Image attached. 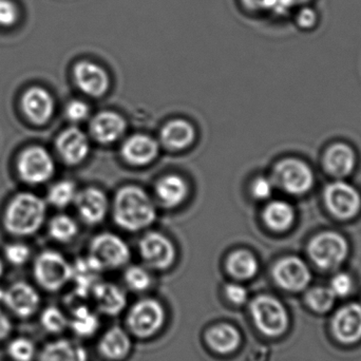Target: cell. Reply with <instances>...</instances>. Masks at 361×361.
<instances>
[{
  "mask_svg": "<svg viewBox=\"0 0 361 361\" xmlns=\"http://www.w3.org/2000/svg\"><path fill=\"white\" fill-rule=\"evenodd\" d=\"M23 112L31 122L42 125L52 118L54 112V101L48 91L40 87H32L23 94Z\"/></svg>",
  "mask_w": 361,
  "mask_h": 361,
  "instance_id": "cell-21",
  "label": "cell"
},
{
  "mask_svg": "<svg viewBox=\"0 0 361 361\" xmlns=\"http://www.w3.org/2000/svg\"><path fill=\"white\" fill-rule=\"evenodd\" d=\"M104 269L91 256L78 259L71 264V280L78 296H89L101 280Z\"/></svg>",
  "mask_w": 361,
  "mask_h": 361,
  "instance_id": "cell-22",
  "label": "cell"
},
{
  "mask_svg": "<svg viewBox=\"0 0 361 361\" xmlns=\"http://www.w3.org/2000/svg\"><path fill=\"white\" fill-rule=\"evenodd\" d=\"M333 333L343 343H355L361 339V305H345L332 320Z\"/></svg>",
  "mask_w": 361,
  "mask_h": 361,
  "instance_id": "cell-19",
  "label": "cell"
},
{
  "mask_svg": "<svg viewBox=\"0 0 361 361\" xmlns=\"http://www.w3.org/2000/svg\"><path fill=\"white\" fill-rule=\"evenodd\" d=\"M224 295L231 305H237V307L245 305L248 300L247 288L238 282L227 283L224 286Z\"/></svg>",
  "mask_w": 361,
  "mask_h": 361,
  "instance_id": "cell-40",
  "label": "cell"
},
{
  "mask_svg": "<svg viewBox=\"0 0 361 361\" xmlns=\"http://www.w3.org/2000/svg\"><path fill=\"white\" fill-rule=\"evenodd\" d=\"M8 355L13 361H33L35 360V345L31 339L17 337L8 345Z\"/></svg>",
  "mask_w": 361,
  "mask_h": 361,
  "instance_id": "cell-37",
  "label": "cell"
},
{
  "mask_svg": "<svg viewBox=\"0 0 361 361\" xmlns=\"http://www.w3.org/2000/svg\"><path fill=\"white\" fill-rule=\"evenodd\" d=\"M34 277L44 290L56 292L71 280V264L59 252H42L34 263Z\"/></svg>",
  "mask_w": 361,
  "mask_h": 361,
  "instance_id": "cell-4",
  "label": "cell"
},
{
  "mask_svg": "<svg viewBox=\"0 0 361 361\" xmlns=\"http://www.w3.org/2000/svg\"><path fill=\"white\" fill-rule=\"evenodd\" d=\"M335 299L336 297L330 288H320V286L312 288L305 297L307 305L317 313H326L330 311L334 305Z\"/></svg>",
  "mask_w": 361,
  "mask_h": 361,
  "instance_id": "cell-36",
  "label": "cell"
},
{
  "mask_svg": "<svg viewBox=\"0 0 361 361\" xmlns=\"http://www.w3.org/2000/svg\"><path fill=\"white\" fill-rule=\"evenodd\" d=\"M160 154V143L143 133L133 135L125 140L121 147V156L133 166H146L154 162Z\"/></svg>",
  "mask_w": 361,
  "mask_h": 361,
  "instance_id": "cell-17",
  "label": "cell"
},
{
  "mask_svg": "<svg viewBox=\"0 0 361 361\" xmlns=\"http://www.w3.org/2000/svg\"><path fill=\"white\" fill-rule=\"evenodd\" d=\"M127 131L124 116L114 110L97 112L89 124L91 137L101 145H111L120 141Z\"/></svg>",
  "mask_w": 361,
  "mask_h": 361,
  "instance_id": "cell-14",
  "label": "cell"
},
{
  "mask_svg": "<svg viewBox=\"0 0 361 361\" xmlns=\"http://www.w3.org/2000/svg\"><path fill=\"white\" fill-rule=\"evenodd\" d=\"M250 316L259 332L267 337H278L288 328L290 318L286 307L276 297L261 295L250 305Z\"/></svg>",
  "mask_w": 361,
  "mask_h": 361,
  "instance_id": "cell-3",
  "label": "cell"
},
{
  "mask_svg": "<svg viewBox=\"0 0 361 361\" xmlns=\"http://www.w3.org/2000/svg\"><path fill=\"white\" fill-rule=\"evenodd\" d=\"M37 361H88V354L85 348L75 341L57 339L42 348Z\"/></svg>",
  "mask_w": 361,
  "mask_h": 361,
  "instance_id": "cell-25",
  "label": "cell"
},
{
  "mask_svg": "<svg viewBox=\"0 0 361 361\" xmlns=\"http://www.w3.org/2000/svg\"><path fill=\"white\" fill-rule=\"evenodd\" d=\"M12 329V322H11L10 317L0 307V343L10 336Z\"/></svg>",
  "mask_w": 361,
  "mask_h": 361,
  "instance_id": "cell-46",
  "label": "cell"
},
{
  "mask_svg": "<svg viewBox=\"0 0 361 361\" xmlns=\"http://www.w3.org/2000/svg\"><path fill=\"white\" fill-rule=\"evenodd\" d=\"M46 212V203L38 195L19 193L6 208L4 225L13 235H32L42 226Z\"/></svg>",
  "mask_w": 361,
  "mask_h": 361,
  "instance_id": "cell-2",
  "label": "cell"
},
{
  "mask_svg": "<svg viewBox=\"0 0 361 361\" xmlns=\"http://www.w3.org/2000/svg\"><path fill=\"white\" fill-rule=\"evenodd\" d=\"M102 267L118 269L130 260L131 252L128 244L120 235L112 233H101L93 238L90 243V254Z\"/></svg>",
  "mask_w": 361,
  "mask_h": 361,
  "instance_id": "cell-6",
  "label": "cell"
},
{
  "mask_svg": "<svg viewBox=\"0 0 361 361\" xmlns=\"http://www.w3.org/2000/svg\"><path fill=\"white\" fill-rule=\"evenodd\" d=\"M6 260L13 265H23L29 260L30 250L23 244H10L4 250Z\"/></svg>",
  "mask_w": 361,
  "mask_h": 361,
  "instance_id": "cell-42",
  "label": "cell"
},
{
  "mask_svg": "<svg viewBox=\"0 0 361 361\" xmlns=\"http://www.w3.org/2000/svg\"><path fill=\"white\" fill-rule=\"evenodd\" d=\"M112 216L116 224L125 231H143L156 221V204L142 187L126 185L114 195Z\"/></svg>",
  "mask_w": 361,
  "mask_h": 361,
  "instance_id": "cell-1",
  "label": "cell"
},
{
  "mask_svg": "<svg viewBox=\"0 0 361 361\" xmlns=\"http://www.w3.org/2000/svg\"><path fill=\"white\" fill-rule=\"evenodd\" d=\"M273 182L290 195H302L311 190L315 178L312 169L302 161L286 159L276 165Z\"/></svg>",
  "mask_w": 361,
  "mask_h": 361,
  "instance_id": "cell-8",
  "label": "cell"
},
{
  "mask_svg": "<svg viewBox=\"0 0 361 361\" xmlns=\"http://www.w3.org/2000/svg\"><path fill=\"white\" fill-rule=\"evenodd\" d=\"M40 324L47 332L51 334H59L69 326V318L61 309L54 305H50L40 314Z\"/></svg>",
  "mask_w": 361,
  "mask_h": 361,
  "instance_id": "cell-34",
  "label": "cell"
},
{
  "mask_svg": "<svg viewBox=\"0 0 361 361\" xmlns=\"http://www.w3.org/2000/svg\"><path fill=\"white\" fill-rule=\"evenodd\" d=\"M90 295L97 309L105 315H118L126 307V294L116 284L99 281Z\"/></svg>",
  "mask_w": 361,
  "mask_h": 361,
  "instance_id": "cell-24",
  "label": "cell"
},
{
  "mask_svg": "<svg viewBox=\"0 0 361 361\" xmlns=\"http://www.w3.org/2000/svg\"><path fill=\"white\" fill-rule=\"evenodd\" d=\"M18 11L11 0H0V25L11 27L16 23Z\"/></svg>",
  "mask_w": 361,
  "mask_h": 361,
  "instance_id": "cell-43",
  "label": "cell"
},
{
  "mask_svg": "<svg viewBox=\"0 0 361 361\" xmlns=\"http://www.w3.org/2000/svg\"><path fill=\"white\" fill-rule=\"evenodd\" d=\"M197 133L195 127L184 118L169 121L160 131V145L171 152H182L192 145Z\"/></svg>",
  "mask_w": 361,
  "mask_h": 361,
  "instance_id": "cell-20",
  "label": "cell"
},
{
  "mask_svg": "<svg viewBox=\"0 0 361 361\" xmlns=\"http://www.w3.org/2000/svg\"><path fill=\"white\" fill-rule=\"evenodd\" d=\"M0 301L6 309L21 319L32 317L40 307L37 290L27 282H15L6 290H0Z\"/></svg>",
  "mask_w": 361,
  "mask_h": 361,
  "instance_id": "cell-12",
  "label": "cell"
},
{
  "mask_svg": "<svg viewBox=\"0 0 361 361\" xmlns=\"http://www.w3.org/2000/svg\"><path fill=\"white\" fill-rule=\"evenodd\" d=\"M307 1H310V0H294L295 4H307Z\"/></svg>",
  "mask_w": 361,
  "mask_h": 361,
  "instance_id": "cell-47",
  "label": "cell"
},
{
  "mask_svg": "<svg viewBox=\"0 0 361 361\" xmlns=\"http://www.w3.org/2000/svg\"><path fill=\"white\" fill-rule=\"evenodd\" d=\"M188 192L189 187L186 180L176 173L160 178L154 186L157 200L166 208L178 207L184 203Z\"/></svg>",
  "mask_w": 361,
  "mask_h": 361,
  "instance_id": "cell-23",
  "label": "cell"
},
{
  "mask_svg": "<svg viewBox=\"0 0 361 361\" xmlns=\"http://www.w3.org/2000/svg\"><path fill=\"white\" fill-rule=\"evenodd\" d=\"M324 166L334 177H347L355 169V152L345 144H335L326 152Z\"/></svg>",
  "mask_w": 361,
  "mask_h": 361,
  "instance_id": "cell-27",
  "label": "cell"
},
{
  "mask_svg": "<svg viewBox=\"0 0 361 361\" xmlns=\"http://www.w3.org/2000/svg\"><path fill=\"white\" fill-rule=\"evenodd\" d=\"M310 256L322 269H334L347 259L349 244L337 233L326 231L316 235L309 246Z\"/></svg>",
  "mask_w": 361,
  "mask_h": 361,
  "instance_id": "cell-7",
  "label": "cell"
},
{
  "mask_svg": "<svg viewBox=\"0 0 361 361\" xmlns=\"http://www.w3.org/2000/svg\"><path fill=\"white\" fill-rule=\"evenodd\" d=\"M225 267L231 278L237 281H246L257 275L259 263L252 252L246 250H238L227 257Z\"/></svg>",
  "mask_w": 361,
  "mask_h": 361,
  "instance_id": "cell-29",
  "label": "cell"
},
{
  "mask_svg": "<svg viewBox=\"0 0 361 361\" xmlns=\"http://www.w3.org/2000/svg\"><path fill=\"white\" fill-rule=\"evenodd\" d=\"M124 281L127 288L133 292H145L152 286V274H150L148 267L133 265L125 271Z\"/></svg>",
  "mask_w": 361,
  "mask_h": 361,
  "instance_id": "cell-35",
  "label": "cell"
},
{
  "mask_svg": "<svg viewBox=\"0 0 361 361\" xmlns=\"http://www.w3.org/2000/svg\"><path fill=\"white\" fill-rule=\"evenodd\" d=\"M263 221L274 231H286L292 226L295 220V210L288 202H269L263 210Z\"/></svg>",
  "mask_w": 361,
  "mask_h": 361,
  "instance_id": "cell-30",
  "label": "cell"
},
{
  "mask_svg": "<svg viewBox=\"0 0 361 361\" xmlns=\"http://www.w3.org/2000/svg\"><path fill=\"white\" fill-rule=\"evenodd\" d=\"M273 180L267 177H257L250 185V193L258 201L269 199L274 191Z\"/></svg>",
  "mask_w": 361,
  "mask_h": 361,
  "instance_id": "cell-39",
  "label": "cell"
},
{
  "mask_svg": "<svg viewBox=\"0 0 361 361\" xmlns=\"http://www.w3.org/2000/svg\"><path fill=\"white\" fill-rule=\"evenodd\" d=\"M69 326L80 337L92 336L99 326V316L88 307L80 305L72 312Z\"/></svg>",
  "mask_w": 361,
  "mask_h": 361,
  "instance_id": "cell-31",
  "label": "cell"
},
{
  "mask_svg": "<svg viewBox=\"0 0 361 361\" xmlns=\"http://www.w3.org/2000/svg\"><path fill=\"white\" fill-rule=\"evenodd\" d=\"M49 233L56 241L68 242L78 235V227L71 216L59 214L51 220Z\"/></svg>",
  "mask_w": 361,
  "mask_h": 361,
  "instance_id": "cell-32",
  "label": "cell"
},
{
  "mask_svg": "<svg viewBox=\"0 0 361 361\" xmlns=\"http://www.w3.org/2000/svg\"><path fill=\"white\" fill-rule=\"evenodd\" d=\"M139 252L146 267L165 271L175 263L177 248L171 239L159 231H149L139 242Z\"/></svg>",
  "mask_w": 361,
  "mask_h": 361,
  "instance_id": "cell-9",
  "label": "cell"
},
{
  "mask_svg": "<svg viewBox=\"0 0 361 361\" xmlns=\"http://www.w3.org/2000/svg\"><path fill=\"white\" fill-rule=\"evenodd\" d=\"M353 281L348 274L339 273L331 280L330 290L335 297H345L352 292Z\"/></svg>",
  "mask_w": 361,
  "mask_h": 361,
  "instance_id": "cell-41",
  "label": "cell"
},
{
  "mask_svg": "<svg viewBox=\"0 0 361 361\" xmlns=\"http://www.w3.org/2000/svg\"><path fill=\"white\" fill-rule=\"evenodd\" d=\"M65 114L70 122L82 123L90 116V107L84 101L73 99L66 106Z\"/></svg>",
  "mask_w": 361,
  "mask_h": 361,
  "instance_id": "cell-38",
  "label": "cell"
},
{
  "mask_svg": "<svg viewBox=\"0 0 361 361\" xmlns=\"http://www.w3.org/2000/svg\"><path fill=\"white\" fill-rule=\"evenodd\" d=\"M326 207L336 218L349 220L360 212L361 197L352 185L343 180L331 183L324 190Z\"/></svg>",
  "mask_w": 361,
  "mask_h": 361,
  "instance_id": "cell-11",
  "label": "cell"
},
{
  "mask_svg": "<svg viewBox=\"0 0 361 361\" xmlns=\"http://www.w3.org/2000/svg\"><path fill=\"white\" fill-rule=\"evenodd\" d=\"M130 349V337L120 326L109 329L99 343V353L108 360H122L128 355Z\"/></svg>",
  "mask_w": 361,
  "mask_h": 361,
  "instance_id": "cell-28",
  "label": "cell"
},
{
  "mask_svg": "<svg viewBox=\"0 0 361 361\" xmlns=\"http://www.w3.org/2000/svg\"><path fill=\"white\" fill-rule=\"evenodd\" d=\"M74 204L82 220L89 225L103 222L110 208L107 195L102 189L93 186L78 191Z\"/></svg>",
  "mask_w": 361,
  "mask_h": 361,
  "instance_id": "cell-16",
  "label": "cell"
},
{
  "mask_svg": "<svg viewBox=\"0 0 361 361\" xmlns=\"http://www.w3.org/2000/svg\"><path fill=\"white\" fill-rule=\"evenodd\" d=\"M318 15L315 10L312 8H301L297 16V23L302 29H311L317 23Z\"/></svg>",
  "mask_w": 361,
  "mask_h": 361,
  "instance_id": "cell-44",
  "label": "cell"
},
{
  "mask_svg": "<svg viewBox=\"0 0 361 361\" xmlns=\"http://www.w3.org/2000/svg\"><path fill=\"white\" fill-rule=\"evenodd\" d=\"M73 76L76 87L88 97H102L109 91V74L93 61H82L76 63Z\"/></svg>",
  "mask_w": 361,
  "mask_h": 361,
  "instance_id": "cell-15",
  "label": "cell"
},
{
  "mask_svg": "<svg viewBox=\"0 0 361 361\" xmlns=\"http://www.w3.org/2000/svg\"><path fill=\"white\" fill-rule=\"evenodd\" d=\"M273 278L278 286L290 292L305 290L312 275L307 265L297 257H286L273 267Z\"/></svg>",
  "mask_w": 361,
  "mask_h": 361,
  "instance_id": "cell-13",
  "label": "cell"
},
{
  "mask_svg": "<svg viewBox=\"0 0 361 361\" xmlns=\"http://www.w3.org/2000/svg\"><path fill=\"white\" fill-rule=\"evenodd\" d=\"M56 149L66 164L78 165L88 158L90 141L82 129L69 127L57 137Z\"/></svg>",
  "mask_w": 361,
  "mask_h": 361,
  "instance_id": "cell-18",
  "label": "cell"
},
{
  "mask_svg": "<svg viewBox=\"0 0 361 361\" xmlns=\"http://www.w3.org/2000/svg\"><path fill=\"white\" fill-rule=\"evenodd\" d=\"M2 274H4V264H2L1 260H0V277H1Z\"/></svg>",
  "mask_w": 361,
  "mask_h": 361,
  "instance_id": "cell-48",
  "label": "cell"
},
{
  "mask_svg": "<svg viewBox=\"0 0 361 361\" xmlns=\"http://www.w3.org/2000/svg\"><path fill=\"white\" fill-rule=\"evenodd\" d=\"M19 176L29 184H42L54 175L55 164L51 154L39 146L27 148L17 163Z\"/></svg>",
  "mask_w": 361,
  "mask_h": 361,
  "instance_id": "cell-10",
  "label": "cell"
},
{
  "mask_svg": "<svg viewBox=\"0 0 361 361\" xmlns=\"http://www.w3.org/2000/svg\"><path fill=\"white\" fill-rule=\"evenodd\" d=\"M78 189L71 180H61L51 187L48 192V201L51 205L57 208L67 207L74 203Z\"/></svg>",
  "mask_w": 361,
  "mask_h": 361,
  "instance_id": "cell-33",
  "label": "cell"
},
{
  "mask_svg": "<svg viewBox=\"0 0 361 361\" xmlns=\"http://www.w3.org/2000/svg\"><path fill=\"white\" fill-rule=\"evenodd\" d=\"M244 6L252 11H271L276 0H242Z\"/></svg>",
  "mask_w": 361,
  "mask_h": 361,
  "instance_id": "cell-45",
  "label": "cell"
},
{
  "mask_svg": "<svg viewBox=\"0 0 361 361\" xmlns=\"http://www.w3.org/2000/svg\"><path fill=\"white\" fill-rule=\"evenodd\" d=\"M164 320L162 305L154 299L146 298L133 305L127 316V326L139 338H149L162 329Z\"/></svg>",
  "mask_w": 361,
  "mask_h": 361,
  "instance_id": "cell-5",
  "label": "cell"
},
{
  "mask_svg": "<svg viewBox=\"0 0 361 361\" xmlns=\"http://www.w3.org/2000/svg\"><path fill=\"white\" fill-rule=\"evenodd\" d=\"M206 343L212 351L221 355H227L239 348L241 335L231 324H219L206 333Z\"/></svg>",
  "mask_w": 361,
  "mask_h": 361,
  "instance_id": "cell-26",
  "label": "cell"
}]
</instances>
